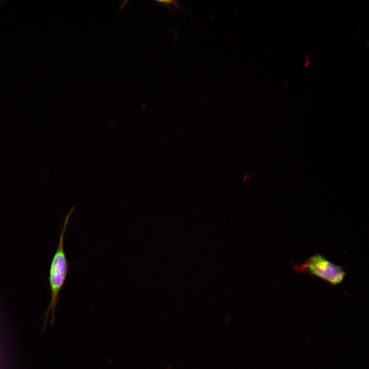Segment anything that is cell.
I'll use <instances>...</instances> for the list:
<instances>
[{
  "mask_svg": "<svg viewBox=\"0 0 369 369\" xmlns=\"http://www.w3.org/2000/svg\"><path fill=\"white\" fill-rule=\"evenodd\" d=\"M74 209L72 207L65 219L59 236L56 251L52 258L50 270L49 281L51 299L45 313L43 329L46 327L49 315L51 313V323L55 319V310L57 305L59 294L65 284L68 274L69 264L64 250V236L70 216Z\"/></svg>",
  "mask_w": 369,
  "mask_h": 369,
  "instance_id": "obj_1",
  "label": "cell"
},
{
  "mask_svg": "<svg viewBox=\"0 0 369 369\" xmlns=\"http://www.w3.org/2000/svg\"><path fill=\"white\" fill-rule=\"evenodd\" d=\"M292 267L298 273L316 277L332 285L341 283L346 274L341 266L318 253L311 256L303 263L294 264Z\"/></svg>",
  "mask_w": 369,
  "mask_h": 369,
  "instance_id": "obj_2",
  "label": "cell"
}]
</instances>
